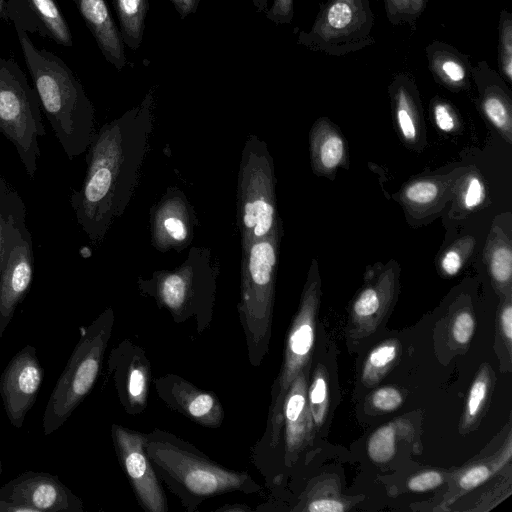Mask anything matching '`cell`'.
I'll return each instance as SVG.
<instances>
[{
	"label": "cell",
	"mask_w": 512,
	"mask_h": 512,
	"mask_svg": "<svg viewBox=\"0 0 512 512\" xmlns=\"http://www.w3.org/2000/svg\"><path fill=\"white\" fill-rule=\"evenodd\" d=\"M471 77L477 85L483 113L510 141L512 102L504 79L485 60L478 61L473 66Z\"/></svg>",
	"instance_id": "obj_20"
},
{
	"label": "cell",
	"mask_w": 512,
	"mask_h": 512,
	"mask_svg": "<svg viewBox=\"0 0 512 512\" xmlns=\"http://www.w3.org/2000/svg\"><path fill=\"white\" fill-rule=\"evenodd\" d=\"M145 450L159 479L188 511H194L210 497L261 489L247 472L223 467L167 431L155 429L147 433Z\"/></svg>",
	"instance_id": "obj_3"
},
{
	"label": "cell",
	"mask_w": 512,
	"mask_h": 512,
	"mask_svg": "<svg viewBox=\"0 0 512 512\" xmlns=\"http://www.w3.org/2000/svg\"><path fill=\"white\" fill-rule=\"evenodd\" d=\"M490 387V376L487 368H482L475 378L467 398L463 415L462 428L471 427L483 409Z\"/></svg>",
	"instance_id": "obj_34"
},
{
	"label": "cell",
	"mask_w": 512,
	"mask_h": 512,
	"mask_svg": "<svg viewBox=\"0 0 512 512\" xmlns=\"http://www.w3.org/2000/svg\"><path fill=\"white\" fill-rule=\"evenodd\" d=\"M474 247L472 238H463L451 246L440 259V268L448 276L456 275Z\"/></svg>",
	"instance_id": "obj_37"
},
{
	"label": "cell",
	"mask_w": 512,
	"mask_h": 512,
	"mask_svg": "<svg viewBox=\"0 0 512 512\" xmlns=\"http://www.w3.org/2000/svg\"><path fill=\"white\" fill-rule=\"evenodd\" d=\"M280 238L281 225L243 252L238 311L254 367L269 351Z\"/></svg>",
	"instance_id": "obj_4"
},
{
	"label": "cell",
	"mask_w": 512,
	"mask_h": 512,
	"mask_svg": "<svg viewBox=\"0 0 512 512\" xmlns=\"http://www.w3.org/2000/svg\"><path fill=\"white\" fill-rule=\"evenodd\" d=\"M238 222L243 252L280 226L273 161L266 144L251 136L242 153L238 182Z\"/></svg>",
	"instance_id": "obj_8"
},
{
	"label": "cell",
	"mask_w": 512,
	"mask_h": 512,
	"mask_svg": "<svg viewBox=\"0 0 512 512\" xmlns=\"http://www.w3.org/2000/svg\"><path fill=\"white\" fill-rule=\"evenodd\" d=\"M305 509L310 512H343L346 507L337 499L316 498L309 501Z\"/></svg>",
	"instance_id": "obj_45"
},
{
	"label": "cell",
	"mask_w": 512,
	"mask_h": 512,
	"mask_svg": "<svg viewBox=\"0 0 512 512\" xmlns=\"http://www.w3.org/2000/svg\"><path fill=\"white\" fill-rule=\"evenodd\" d=\"M320 300V279L317 262L313 261L300 304L288 331L280 373L272 391L270 410L271 445L276 446L282 431V408L292 381L306 367L312 354L316 316Z\"/></svg>",
	"instance_id": "obj_10"
},
{
	"label": "cell",
	"mask_w": 512,
	"mask_h": 512,
	"mask_svg": "<svg viewBox=\"0 0 512 512\" xmlns=\"http://www.w3.org/2000/svg\"><path fill=\"white\" fill-rule=\"evenodd\" d=\"M123 43L137 50L143 40L149 0H113Z\"/></svg>",
	"instance_id": "obj_26"
},
{
	"label": "cell",
	"mask_w": 512,
	"mask_h": 512,
	"mask_svg": "<svg viewBox=\"0 0 512 512\" xmlns=\"http://www.w3.org/2000/svg\"><path fill=\"white\" fill-rule=\"evenodd\" d=\"M44 371L30 344L17 352L0 376V396L6 416L15 428L23 426L27 413L36 402Z\"/></svg>",
	"instance_id": "obj_13"
},
{
	"label": "cell",
	"mask_w": 512,
	"mask_h": 512,
	"mask_svg": "<svg viewBox=\"0 0 512 512\" xmlns=\"http://www.w3.org/2000/svg\"><path fill=\"white\" fill-rule=\"evenodd\" d=\"M154 384L159 397L171 409L205 427L216 428L222 424L223 406L214 393L174 374L162 375Z\"/></svg>",
	"instance_id": "obj_15"
},
{
	"label": "cell",
	"mask_w": 512,
	"mask_h": 512,
	"mask_svg": "<svg viewBox=\"0 0 512 512\" xmlns=\"http://www.w3.org/2000/svg\"><path fill=\"white\" fill-rule=\"evenodd\" d=\"M425 55L428 68L438 83L452 91L470 87L473 65L468 55L440 40L430 42Z\"/></svg>",
	"instance_id": "obj_22"
},
{
	"label": "cell",
	"mask_w": 512,
	"mask_h": 512,
	"mask_svg": "<svg viewBox=\"0 0 512 512\" xmlns=\"http://www.w3.org/2000/svg\"><path fill=\"white\" fill-rule=\"evenodd\" d=\"M16 32L41 108L66 156L72 160L88 149L96 133L94 106L61 58L37 48L27 32Z\"/></svg>",
	"instance_id": "obj_2"
},
{
	"label": "cell",
	"mask_w": 512,
	"mask_h": 512,
	"mask_svg": "<svg viewBox=\"0 0 512 512\" xmlns=\"http://www.w3.org/2000/svg\"><path fill=\"white\" fill-rule=\"evenodd\" d=\"M490 476L486 465H477L467 470L459 479L461 488L470 490L484 483Z\"/></svg>",
	"instance_id": "obj_44"
},
{
	"label": "cell",
	"mask_w": 512,
	"mask_h": 512,
	"mask_svg": "<svg viewBox=\"0 0 512 512\" xmlns=\"http://www.w3.org/2000/svg\"><path fill=\"white\" fill-rule=\"evenodd\" d=\"M174 6L181 19L194 14L201 0H169Z\"/></svg>",
	"instance_id": "obj_47"
},
{
	"label": "cell",
	"mask_w": 512,
	"mask_h": 512,
	"mask_svg": "<svg viewBox=\"0 0 512 512\" xmlns=\"http://www.w3.org/2000/svg\"><path fill=\"white\" fill-rule=\"evenodd\" d=\"M85 25L93 35L102 55L117 70L127 64L121 39L105 0H72Z\"/></svg>",
	"instance_id": "obj_21"
},
{
	"label": "cell",
	"mask_w": 512,
	"mask_h": 512,
	"mask_svg": "<svg viewBox=\"0 0 512 512\" xmlns=\"http://www.w3.org/2000/svg\"><path fill=\"white\" fill-rule=\"evenodd\" d=\"M154 88L141 103L104 124L86 155L82 185L70 196L76 220L88 238L100 243L128 205L153 126Z\"/></svg>",
	"instance_id": "obj_1"
},
{
	"label": "cell",
	"mask_w": 512,
	"mask_h": 512,
	"mask_svg": "<svg viewBox=\"0 0 512 512\" xmlns=\"http://www.w3.org/2000/svg\"><path fill=\"white\" fill-rule=\"evenodd\" d=\"M2 474V462H1V459H0V476Z\"/></svg>",
	"instance_id": "obj_49"
},
{
	"label": "cell",
	"mask_w": 512,
	"mask_h": 512,
	"mask_svg": "<svg viewBox=\"0 0 512 512\" xmlns=\"http://www.w3.org/2000/svg\"><path fill=\"white\" fill-rule=\"evenodd\" d=\"M403 401L401 393L392 387L377 389L371 396L372 405L381 411L389 412L397 409Z\"/></svg>",
	"instance_id": "obj_41"
},
{
	"label": "cell",
	"mask_w": 512,
	"mask_h": 512,
	"mask_svg": "<svg viewBox=\"0 0 512 512\" xmlns=\"http://www.w3.org/2000/svg\"><path fill=\"white\" fill-rule=\"evenodd\" d=\"M294 17V0H273L266 18L276 25L290 24Z\"/></svg>",
	"instance_id": "obj_42"
},
{
	"label": "cell",
	"mask_w": 512,
	"mask_h": 512,
	"mask_svg": "<svg viewBox=\"0 0 512 512\" xmlns=\"http://www.w3.org/2000/svg\"><path fill=\"white\" fill-rule=\"evenodd\" d=\"M194 211L184 195L173 189L155 206L151 213L153 244L162 251H177L187 246L192 238Z\"/></svg>",
	"instance_id": "obj_17"
},
{
	"label": "cell",
	"mask_w": 512,
	"mask_h": 512,
	"mask_svg": "<svg viewBox=\"0 0 512 512\" xmlns=\"http://www.w3.org/2000/svg\"><path fill=\"white\" fill-rule=\"evenodd\" d=\"M216 273L205 249L192 248L186 261L172 271H158L148 280L139 279V289L155 299L177 323L195 319L198 332L212 321Z\"/></svg>",
	"instance_id": "obj_6"
},
{
	"label": "cell",
	"mask_w": 512,
	"mask_h": 512,
	"mask_svg": "<svg viewBox=\"0 0 512 512\" xmlns=\"http://www.w3.org/2000/svg\"><path fill=\"white\" fill-rule=\"evenodd\" d=\"M306 366L292 381L284 398L282 422L284 428L285 462L293 463L313 437V421L307 401Z\"/></svg>",
	"instance_id": "obj_18"
},
{
	"label": "cell",
	"mask_w": 512,
	"mask_h": 512,
	"mask_svg": "<svg viewBox=\"0 0 512 512\" xmlns=\"http://www.w3.org/2000/svg\"><path fill=\"white\" fill-rule=\"evenodd\" d=\"M395 428L388 424L378 428L369 438L367 451L376 463H386L395 454Z\"/></svg>",
	"instance_id": "obj_36"
},
{
	"label": "cell",
	"mask_w": 512,
	"mask_h": 512,
	"mask_svg": "<svg viewBox=\"0 0 512 512\" xmlns=\"http://www.w3.org/2000/svg\"><path fill=\"white\" fill-rule=\"evenodd\" d=\"M391 25H414L427 7V0H383Z\"/></svg>",
	"instance_id": "obj_35"
},
{
	"label": "cell",
	"mask_w": 512,
	"mask_h": 512,
	"mask_svg": "<svg viewBox=\"0 0 512 512\" xmlns=\"http://www.w3.org/2000/svg\"><path fill=\"white\" fill-rule=\"evenodd\" d=\"M475 328V321L472 314L468 311H461L456 314L452 322V335L459 344H467Z\"/></svg>",
	"instance_id": "obj_40"
},
{
	"label": "cell",
	"mask_w": 512,
	"mask_h": 512,
	"mask_svg": "<svg viewBox=\"0 0 512 512\" xmlns=\"http://www.w3.org/2000/svg\"><path fill=\"white\" fill-rule=\"evenodd\" d=\"M82 500L58 476L26 471L0 487V512H82Z\"/></svg>",
	"instance_id": "obj_11"
},
{
	"label": "cell",
	"mask_w": 512,
	"mask_h": 512,
	"mask_svg": "<svg viewBox=\"0 0 512 512\" xmlns=\"http://www.w3.org/2000/svg\"><path fill=\"white\" fill-rule=\"evenodd\" d=\"M328 376L323 365L314 371L312 381L307 389V401L313 426L320 428L324 423L329 406Z\"/></svg>",
	"instance_id": "obj_31"
},
{
	"label": "cell",
	"mask_w": 512,
	"mask_h": 512,
	"mask_svg": "<svg viewBox=\"0 0 512 512\" xmlns=\"http://www.w3.org/2000/svg\"><path fill=\"white\" fill-rule=\"evenodd\" d=\"M111 436L138 503L147 512H167L165 492L145 450L146 434L112 424Z\"/></svg>",
	"instance_id": "obj_12"
},
{
	"label": "cell",
	"mask_w": 512,
	"mask_h": 512,
	"mask_svg": "<svg viewBox=\"0 0 512 512\" xmlns=\"http://www.w3.org/2000/svg\"><path fill=\"white\" fill-rule=\"evenodd\" d=\"M311 159L314 171L328 175L343 164L345 142L336 127L327 119L318 120L311 131Z\"/></svg>",
	"instance_id": "obj_25"
},
{
	"label": "cell",
	"mask_w": 512,
	"mask_h": 512,
	"mask_svg": "<svg viewBox=\"0 0 512 512\" xmlns=\"http://www.w3.org/2000/svg\"><path fill=\"white\" fill-rule=\"evenodd\" d=\"M0 20L13 24L16 31L37 33L45 37L44 30L25 0H0Z\"/></svg>",
	"instance_id": "obj_32"
},
{
	"label": "cell",
	"mask_w": 512,
	"mask_h": 512,
	"mask_svg": "<svg viewBox=\"0 0 512 512\" xmlns=\"http://www.w3.org/2000/svg\"><path fill=\"white\" fill-rule=\"evenodd\" d=\"M447 183L440 179H420L409 183L402 192L403 201L417 210L438 204L444 196Z\"/></svg>",
	"instance_id": "obj_30"
},
{
	"label": "cell",
	"mask_w": 512,
	"mask_h": 512,
	"mask_svg": "<svg viewBox=\"0 0 512 512\" xmlns=\"http://www.w3.org/2000/svg\"><path fill=\"white\" fill-rule=\"evenodd\" d=\"M398 354L399 343L396 340H388L375 347L365 361L362 382L368 387L377 384L392 367Z\"/></svg>",
	"instance_id": "obj_29"
},
{
	"label": "cell",
	"mask_w": 512,
	"mask_h": 512,
	"mask_svg": "<svg viewBox=\"0 0 512 512\" xmlns=\"http://www.w3.org/2000/svg\"><path fill=\"white\" fill-rule=\"evenodd\" d=\"M396 266L383 271L377 280L361 290L351 310L352 335H370L392 305L397 286Z\"/></svg>",
	"instance_id": "obj_19"
},
{
	"label": "cell",
	"mask_w": 512,
	"mask_h": 512,
	"mask_svg": "<svg viewBox=\"0 0 512 512\" xmlns=\"http://www.w3.org/2000/svg\"><path fill=\"white\" fill-rule=\"evenodd\" d=\"M108 372L123 409L140 414L147 405L151 365L144 350L129 339L113 347L108 356Z\"/></svg>",
	"instance_id": "obj_14"
},
{
	"label": "cell",
	"mask_w": 512,
	"mask_h": 512,
	"mask_svg": "<svg viewBox=\"0 0 512 512\" xmlns=\"http://www.w3.org/2000/svg\"><path fill=\"white\" fill-rule=\"evenodd\" d=\"M485 260L493 282L499 288H509L512 277V249L510 240L501 231L493 229L485 249Z\"/></svg>",
	"instance_id": "obj_27"
},
{
	"label": "cell",
	"mask_w": 512,
	"mask_h": 512,
	"mask_svg": "<svg viewBox=\"0 0 512 512\" xmlns=\"http://www.w3.org/2000/svg\"><path fill=\"white\" fill-rule=\"evenodd\" d=\"M486 197L485 186L476 176H470L462 193V203L467 210L480 206Z\"/></svg>",
	"instance_id": "obj_39"
},
{
	"label": "cell",
	"mask_w": 512,
	"mask_h": 512,
	"mask_svg": "<svg viewBox=\"0 0 512 512\" xmlns=\"http://www.w3.org/2000/svg\"><path fill=\"white\" fill-rule=\"evenodd\" d=\"M33 275L32 235L28 230L12 246L0 273V338L25 298Z\"/></svg>",
	"instance_id": "obj_16"
},
{
	"label": "cell",
	"mask_w": 512,
	"mask_h": 512,
	"mask_svg": "<svg viewBox=\"0 0 512 512\" xmlns=\"http://www.w3.org/2000/svg\"><path fill=\"white\" fill-rule=\"evenodd\" d=\"M432 113L436 126L443 132H452L457 125L456 115L452 107L441 98L434 99Z\"/></svg>",
	"instance_id": "obj_38"
},
{
	"label": "cell",
	"mask_w": 512,
	"mask_h": 512,
	"mask_svg": "<svg viewBox=\"0 0 512 512\" xmlns=\"http://www.w3.org/2000/svg\"><path fill=\"white\" fill-rule=\"evenodd\" d=\"M370 0H328L311 28L300 31L297 44L329 56L342 57L375 44Z\"/></svg>",
	"instance_id": "obj_9"
},
{
	"label": "cell",
	"mask_w": 512,
	"mask_h": 512,
	"mask_svg": "<svg viewBox=\"0 0 512 512\" xmlns=\"http://www.w3.org/2000/svg\"><path fill=\"white\" fill-rule=\"evenodd\" d=\"M258 12H264L267 10V0H250Z\"/></svg>",
	"instance_id": "obj_48"
},
{
	"label": "cell",
	"mask_w": 512,
	"mask_h": 512,
	"mask_svg": "<svg viewBox=\"0 0 512 512\" xmlns=\"http://www.w3.org/2000/svg\"><path fill=\"white\" fill-rule=\"evenodd\" d=\"M25 1L40 22L45 37L65 47H71L73 45L71 30L55 0Z\"/></svg>",
	"instance_id": "obj_28"
},
{
	"label": "cell",
	"mask_w": 512,
	"mask_h": 512,
	"mask_svg": "<svg viewBox=\"0 0 512 512\" xmlns=\"http://www.w3.org/2000/svg\"><path fill=\"white\" fill-rule=\"evenodd\" d=\"M114 312L104 310L88 326H81L80 338L48 399L43 419V434L59 429L83 402L100 374L111 337Z\"/></svg>",
	"instance_id": "obj_5"
},
{
	"label": "cell",
	"mask_w": 512,
	"mask_h": 512,
	"mask_svg": "<svg viewBox=\"0 0 512 512\" xmlns=\"http://www.w3.org/2000/svg\"><path fill=\"white\" fill-rule=\"evenodd\" d=\"M444 481L443 476L437 471H426L411 477L407 486L411 491L424 492L432 490Z\"/></svg>",
	"instance_id": "obj_43"
},
{
	"label": "cell",
	"mask_w": 512,
	"mask_h": 512,
	"mask_svg": "<svg viewBox=\"0 0 512 512\" xmlns=\"http://www.w3.org/2000/svg\"><path fill=\"white\" fill-rule=\"evenodd\" d=\"M26 231L25 203L17 190L0 176V273L12 246Z\"/></svg>",
	"instance_id": "obj_23"
},
{
	"label": "cell",
	"mask_w": 512,
	"mask_h": 512,
	"mask_svg": "<svg viewBox=\"0 0 512 512\" xmlns=\"http://www.w3.org/2000/svg\"><path fill=\"white\" fill-rule=\"evenodd\" d=\"M497 60L499 74L507 82H512V14L502 9L498 21Z\"/></svg>",
	"instance_id": "obj_33"
},
{
	"label": "cell",
	"mask_w": 512,
	"mask_h": 512,
	"mask_svg": "<svg viewBox=\"0 0 512 512\" xmlns=\"http://www.w3.org/2000/svg\"><path fill=\"white\" fill-rule=\"evenodd\" d=\"M500 325L502 333L506 339L508 350L511 351L512 340V306L508 301L502 308L500 315Z\"/></svg>",
	"instance_id": "obj_46"
},
{
	"label": "cell",
	"mask_w": 512,
	"mask_h": 512,
	"mask_svg": "<svg viewBox=\"0 0 512 512\" xmlns=\"http://www.w3.org/2000/svg\"><path fill=\"white\" fill-rule=\"evenodd\" d=\"M389 93L403 138L409 142L415 141L419 127V103L413 77L404 72L396 74L389 85Z\"/></svg>",
	"instance_id": "obj_24"
},
{
	"label": "cell",
	"mask_w": 512,
	"mask_h": 512,
	"mask_svg": "<svg viewBox=\"0 0 512 512\" xmlns=\"http://www.w3.org/2000/svg\"><path fill=\"white\" fill-rule=\"evenodd\" d=\"M41 109L37 92L18 63L0 56V134L13 144L31 178L40 156L39 138L46 134Z\"/></svg>",
	"instance_id": "obj_7"
}]
</instances>
